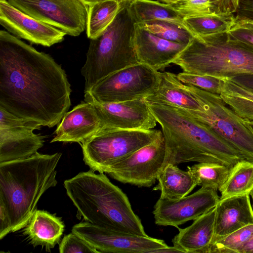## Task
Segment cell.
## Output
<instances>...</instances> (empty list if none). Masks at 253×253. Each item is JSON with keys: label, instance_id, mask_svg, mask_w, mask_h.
I'll list each match as a JSON object with an SVG mask.
<instances>
[{"label": "cell", "instance_id": "obj_7", "mask_svg": "<svg viewBox=\"0 0 253 253\" xmlns=\"http://www.w3.org/2000/svg\"><path fill=\"white\" fill-rule=\"evenodd\" d=\"M201 104L203 110L182 109L191 117L209 126L253 163V134L218 94L183 84Z\"/></svg>", "mask_w": 253, "mask_h": 253}, {"label": "cell", "instance_id": "obj_5", "mask_svg": "<svg viewBox=\"0 0 253 253\" xmlns=\"http://www.w3.org/2000/svg\"><path fill=\"white\" fill-rule=\"evenodd\" d=\"M172 63L184 72L222 79L253 75V46L227 33L196 36Z\"/></svg>", "mask_w": 253, "mask_h": 253}, {"label": "cell", "instance_id": "obj_44", "mask_svg": "<svg viewBox=\"0 0 253 253\" xmlns=\"http://www.w3.org/2000/svg\"><path fill=\"white\" fill-rule=\"evenodd\" d=\"M133 0H126V1L129 3H130L131 2H132Z\"/></svg>", "mask_w": 253, "mask_h": 253}, {"label": "cell", "instance_id": "obj_28", "mask_svg": "<svg viewBox=\"0 0 253 253\" xmlns=\"http://www.w3.org/2000/svg\"><path fill=\"white\" fill-rule=\"evenodd\" d=\"M253 188V163L243 160L232 169L220 188V199L249 194Z\"/></svg>", "mask_w": 253, "mask_h": 253}, {"label": "cell", "instance_id": "obj_9", "mask_svg": "<svg viewBox=\"0 0 253 253\" xmlns=\"http://www.w3.org/2000/svg\"><path fill=\"white\" fill-rule=\"evenodd\" d=\"M161 72L137 63L117 71L84 92V101L118 102L145 99L158 88Z\"/></svg>", "mask_w": 253, "mask_h": 253}, {"label": "cell", "instance_id": "obj_20", "mask_svg": "<svg viewBox=\"0 0 253 253\" xmlns=\"http://www.w3.org/2000/svg\"><path fill=\"white\" fill-rule=\"evenodd\" d=\"M28 128L0 129V163L29 158L38 152L45 136Z\"/></svg>", "mask_w": 253, "mask_h": 253}, {"label": "cell", "instance_id": "obj_4", "mask_svg": "<svg viewBox=\"0 0 253 253\" xmlns=\"http://www.w3.org/2000/svg\"><path fill=\"white\" fill-rule=\"evenodd\" d=\"M62 153L37 152L23 159L0 163V207L8 215L11 232L23 229L39 200L57 183L56 167Z\"/></svg>", "mask_w": 253, "mask_h": 253}, {"label": "cell", "instance_id": "obj_6", "mask_svg": "<svg viewBox=\"0 0 253 253\" xmlns=\"http://www.w3.org/2000/svg\"><path fill=\"white\" fill-rule=\"evenodd\" d=\"M127 2L110 25L90 40L86 60L81 70L84 92L109 75L138 63L133 44L135 22Z\"/></svg>", "mask_w": 253, "mask_h": 253}, {"label": "cell", "instance_id": "obj_36", "mask_svg": "<svg viewBox=\"0 0 253 253\" xmlns=\"http://www.w3.org/2000/svg\"><path fill=\"white\" fill-rule=\"evenodd\" d=\"M228 35L232 38L253 46V22L237 19Z\"/></svg>", "mask_w": 253, "mask_h": 253}, {"label": "cell", "instance_id": "obj_3", "mask_svg": "<svg viewBox=\"0 0 253 253\" xmlns=\"http://www.w3.org/2000/svg\"><path fill=\"white\" fill-rule=\"evenodd\" d=\"M64 186L78 219L116 231L148 236L126 194L103 173L81 172L65 180Z\"/></svg>", "mask_w": 253, "mask_h": 253}, {"label": "cell", "instance_id": "obj_13", "mask_svg": "<svg viewBox=\"0 0 253 253\" xmlns=\"http://www.w3.org/2000/svg\"><path fill=\"white\" fill-rule=\"evenodd\" d=\"M220 197L216 190L202 187L182 198L169 200L160 197L154 206L156 224L178 228L215 208Z\"/></svg>", "mask_w": 253, "mask_h": 253}, {"label": "cell", "instance_id": "obj_22", "mask_svg": "<svg viewBox=\"0 0 253 253\" xmlns=\"http://www.w3.org/2000/svg\"><path fill=\"white\" fill-rule=\"evenodd\" d=\"M158 89L145 99L148 102L161 104L181 109L202 111L200 102L184 86L176 75L161 72Z\"/></svg>", "mask_w": 253, "mask_h": 253}, {"label": "cell", "instance_id": "obj_17", "mask_svg": "<svg viewBox=\"0 0 253 253\" xmlns=\"http://www.w3.org/2000/svg\"><path fill=\"white\" fill-rule=\"evenodd\" d=\"M133 44L138 62L157 71L169 66L187 45L162 39L135 23Z\"/></svg>", "mask_w": 253, "mask_h": 253}, {"label": "cell", "instance_id": "obj_43", "mask_svg": "<svg viewBox=\"0 0 253 253\" xmlns=\"http://www.w3.org/2000/svg\"><path fill=\"white\" fill-rule=\"evenodd\" d=\"M249 196H251V197H252V200H253V188L251 190V191L250 192Z\"/></svg>", "mask_w": 253, "mask_h": 253}, {"label": "cell", "instance_id": "obj_34", "mask_svg": "<svg viewBox=\"0 0 253 253\" xmlns=\"http://www.w3.org/2000/svg\"><path fill=\"white\" fill-rule=\"evenodd\" d=\"M60 253H100L86 241L72 232L65 235L59 243Z\"/></svg>", "mask_w": 253, "mask_h": 253}, {"label": "cell", "instance_id": "obj_29", "mask_svg": "<svg viewBox=\"0 0 253 253\" xmlns=\"http://www.w3.org/2000/svg\"><path fill=\"white\" fill-rule=\"evenodd\" d=\"M235 20L234 14L226 16L204 15L183 18L185 26L195 36L227 33Z\"/></svg>", "mask_w": 253, "mask_h": 253}, {"label": "cell", "instance_id": "obj_26", "mask_svg": "<svg viewBox=\"0 0 253 253\" xmlns=\"http://www.w3.org/2000/svg\"><path fill=\"white\" fill-rule=\"evenodd\" d=\"M127 2L110 0L88 6L86 24L87 38L94 39L101 35Z\"/></svg>", "mask_w": 253, "mask_h": 253}, {"label": "cell", "instance_id": "obj_2", "mask_svg": "<svg viewBox=\"0 0 253 253\" xmlns=\"http://www.w3.org/2000/svg\"><path fill=\"white\" fill-rule=\"evenodd\" d=\"M161 127L166 146L163 168L167 164L213 162L232 169L249 159L209 126L181 108L148 102Z\"/></svg>", "mask_w": 253, "mask_h": 253}, {"label": "cell", "instance_id": "obj_35", "mask_svg": "<svg viewBox=\"0 0 253 253\" xmlns=\"http://www.w3.org/2000/svg\"><path fill=\"white\" fill-rule=\"evenodd\" d=\"M42 126L39 123L17 116L0 107V129L28 128L39 130Z\"/></svg>", "mask_w": 253, "mask_h": 253}, {"label": "cell", "instance_id": "obj_16", "mask_svg": "<svg viewBox=\"0 0 253 253\" xmlns=\"http://www.w3.org/2000/svg\"><path fill=\"white\" fill-rule=\"evenodd\" d=\"M104 130V126L93 104L82 102L67 112L59 123L50 142L79 144Z\"/></svg>", "mask_w": 253, "mask_h": 253}, {"label": "cell", "instance_id": "obj_41", "mask_svg": "<svg viewBox=\"0 0 253 253\" xmlns=\"http://www.w3.org/2000/svg\"><path fill=\"white\" fill-rule=\"evenodd\" d=\"M243 120L245 125L253 134V121L246 120L244 119H243Z\"/></svg>", "mask_w": 253, "mask_h": 253}, {"label": "cell", "instance_id": "obj_40", "mask_svg": "<svg viewBox=\"0 0 253 253\" xmlns=\"http://www.w3.org/2000/svg\"><path fill=\"white\" fill-rule=\"evenodd\" d=\"M87 6H89L91 5H92L93 4H95L96 3L107 1V0H82ZM123 2H127L126 0H117Z\"/></svg>", "mask_w": 253, "mask_h": 253}, {"label": "cell", "instance_id": "obj_39", "mask_svg": "<svg viewBox=\"0 0 253 253\" xmlns=\"http://www.w3.org/2000/svg\"><path fill=\"white\" fill-rule=\"evenodd\" d=\"M240 253H253V238L243 246Z\"/></svg>", "mask_w": 253, "mask_h": 253}, {"label": "cell", "instance_id": "obj_11", "mask_svg": "<svg viewBox=\"0 0 253 253\" xmlns=\"http://www.w3.org/2000/svg\"><path fill=\"white\" fill-rule=\"evenodd\" d=\"M12 5L66 35L78 36L86 29L88 7L82 0H7Z\"/></svg>", "mask_w": 253, "mask_h": 253}, {"label": "cell", "instance_id": "obj_23", "mask_svg": "<svg viewBox=\"0 0 253 253\" xmlns=\"http://www.w3.org/2000/svg\"><path fill=\"white\" fill-rule=\"evenodd\" d=\"M158 184L153 190L161 191L160 198L175 200L189 194L197 185L196 178L187 170L168 164L160 172Z\"/></svg>", "mask_w": 253, "mask_h": 253}, {"label": "cell", "instance_id": "obj_31", "mask_svg": "<svg viewBox=\"0 0 253 253\" xmlns=\"http://www.w3.org/2000/svg\"><path fill=\"white\" fill-rule=\"evenodd\" d=\"M153 34L167 41L188 45L195 36L183 26L162 20L136 23Z\"/></svg>", "mask_w": 253, "mask_h": 253}, {"label": "cell", "instance_id": "obj_24", "mask_svg": "<svg viewBox=\"0 0 253 253\" xmlns=\"http://www.w3.org/2000/svg\"><path fill=\"white\" fill-rule=\"evenodd\" d=\"M239 0H178L169 4L183 18L216 15L226 16L236 13Z\"/></svg>", "mask_w": 253, "mask_h": 253}, {"label": "cell", "instance_id": "obj_30", "mask_svg": "<svg viewBox=\"0 0 253 253\" xmlns=\"http://www.w3.org/2000/svg\"><path fill=\"white\" fill-rule=\"evenodd\" d=\"M229 167L213 162H201L187 170L196 178L198 185L219 190L224 184L231 170Z\"/></svg>", "mask_w": 253, "mask_h": 253}, {"label": "cell", "instance_id": "obj_37", "mask_svg": "<svg viewBox=\"0 0 253 253\" xmlns=\"http://www.w3.org/2000/svg\"><path fill=\"white\" fill-rule=\"evenodd\" d=\"M235 17L253 22V0H239Z\"/></svg>", "mask_w": 253, "mask_h": 253}, {"label": "cell", "instance_id": "obj_42", "mask_svg": "<svg viewBox=\"0 0 253 253\" xmlns=\"http://www.w3.org/2000/svg\"><path fill=\"white\" fill-rule=\"evenodd\" d=\"M161 1H162L163 3L167 4H170L172 3H173L178 0H159Z\"/></svg>", "mask_w": 253, "mask_h": 253}, {"label": "cell", "instance_id": "obj_33", "mask_svg": "<svg viewBox=\"0 0 253 253\" xmlns=\"http://www.w3.org/2000/svg\"><path fill=\"white\" fill-rule=\"evenodd\" d=\"M178 79L183 84L191 85L204 90L220 94L223 85V80L209 75H200L181 72L176 75Z\"/></svg>", "mask_w": 253, "mask_h": 253}, {"label": "cell", "instance_id": "obj_15", "mask_svg": "<svg viewBox=\"0 0 253 253\" xmlns=\"http://www.w3.org/2000/svg\"><path fill=\"white\" fill-rule=\"evenodd\" d=\"M0 24L19 39L47 47L61 42L66 35L61 30L23 12L7 0H0Z\"/></svg>", "mask_w": 253, "mask_h": 253}, {"label": "cell", "instance_id": "obj_27", "mask_svg": "<svg viewBox=\"0 0 253 253\" xmlns=\"http://www.w3.org/2000/svg\"><path fill=\"white\" fill-rule=\"evenodd\" d=\"M219 94L225 103L240 118L253 121V92L224 78Z\"/></svg>", "mask_w": 253, "mask_h": 253}, {"label": "cell", "instance_id": "obj_25", "mask_svg": "<svg viewBox=\"0 0 253 253\" xmlns=\"http://www.w3.org/2000/svg\"><path fill=\"white\" fill-rule=\"evenodd\" d=\"M128 8L135 23L162 20L186 27L183 18L169 4L152 0H134L129 3Z\"/></svg>", "mask_w": 253, "mask_h": 253}, {"label": "cell", "instance_id": "obj_19", "mask_svg": "<svg viewBox=\"0 0 253 253\" xmlns=\"http://www.w3.org/2000/svg\"><path fill=\"white\" fill-rule=\"evenodd\" d=\"M215 207L194 220L190 226L178 229L172 239L180 253H209L214 234Z\"/></svg>", "mask_w": 253, "mask_h": 253}, {"label": "cell", "instance_id": "obj_12", "mask_svg": "<svg viewBox=\"0 0 253 253\" xmlns=\"http://www.w3.org/2000/svg\"><path fill=\"white\" fill-rule=\"evenodd\" d=\"M72 232L100 253H156L168 246L163 240L116 231L83 220Z\"/></svg>", "mask_w": 253, "mask_h": 253}, {"label": "cell", "instance_id": "obj_10", "mask_svg": "<svg viewBox=\"0 0 253 253\" xmlns=\"http://www.w3.org/2000/svg\"><path fill=\"white\" fill-rule=\"evenodd\" d=\"M165 156L163 135L151 143L106 167L100 173H106L123 183L151 187L155 183L163 169Z\"/></svg>", "mask_w": 253, "mask_h": 253}, {"label": "cell", "instance_id": "obj_38", "mask_svg": "<svg viewBox=\"0 0 253 253\" xmlns=\"http://www.w3.org/2000/svg\"><path fill=\"white\" fill-rule=\"evenodd\" d=\"M229 79L236 84L253 92V75H244Z\"/></svg>", "mask_w": 253, "mask_h": 253}, {"label": "cell", "instance_id": "obj_14", "mask_svg": "<svg viewBox=\"0 0 253 253\" xmlns=\"http://www.w3.org/2000/svg\"><path fill=\"white\" fill-rule=\"evenodd\" d=\"M92 103L104 126V130L153 129L157 121L145 99Z\"/></svg>", "mask_w": 253, "mask_h": 253}, {"label": "cell", "instance_id": "obj_1", "mask_svg": "<svg viewBox=\"0 0 253 253\" xmlns=\"http://www.w3.org/2000/svg\"><path fill=\"white\" fill-rule=\"evenodd\" d=\"M71 85L61 65L5 30L0 31V107L49 128L71 104Z\"/></svg>", "mask_w": 253, "mask_h": 253}, {"label": "cell", "instance_id": "obj_21", "mask_svg": "<svg viewBox=\"0 0 253 253\" xmlns=\"http://www.w3.org/2000/svg\"><path fill=\"white\" fill-rule=\"evenodd\" d=\"M64 228L61 217L45 211L37 210L23 228V234L34 247L40 246L50 252L61 242Z\"/></svg>", "mask_w": 253, "mask_h": 253}, {"label": "cell", "instance_id": "obj_18", "mask_svg": "<svg viewBox=\"0 0 253 253\" xmlns=\"http://www.w3.org/2000/svg\"><path fill=\"white\" fill-rule=\"evenodd\" d=\"M215 209L213 242L253 224V208L249 194L220 199Z\"/></svg>", "mask_w": 253, "mask_h": 253}, {"label": "cell", "instance_id": "obj_32", "mask_svg": "<svg viewBox=\"0 0 253 253\" xmlns=\"http://www.w3.org/2000/svg\"><path fill=\"white\" fill-rule=\"evenodd\" d=\"M253 238V224L246 226L213 242L209 253H240Z\"/></svg>", "mask_w": 253, "mask_h": 253}, {"label": "cell", "instance_id": "obj_8", "mask_svg": "<svg viewBox=\"0 0 253 253\" xmlns=\"http://www.w3.org/2000/svg\"><path fill=\"white\" fill-rule=\"evenodd\" d=\"M161 130L118 129L100 131L82 142L83 160L90 169L100 173L106 167L154 142Z\"/></svg>", "mask_w": 253, "mask_h": 253}]
</instances>
